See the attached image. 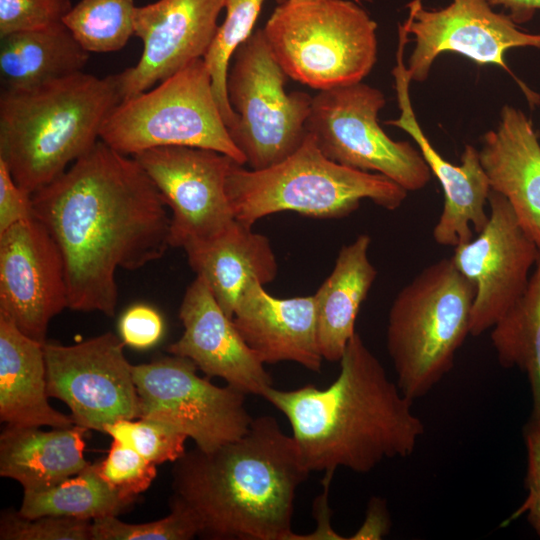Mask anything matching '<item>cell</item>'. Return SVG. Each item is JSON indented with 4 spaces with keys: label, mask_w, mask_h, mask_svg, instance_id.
I'll return each instance as SVG.
<instances>
[{
    "label": "cell",
    "mask_w": 540,
    "mask_h": 540,
    "mask_svg": "<svg viewBox=\"0 0 540 540\" xmlns=\"http://www.w3.org/2000/svg\"><path fill=\"white\" fill-rule=\"evenodd\" d=\"M32 203L61 252L74 311L113 317L118 268L137 270L171 247V216L159 190L134 157L101 140L33 193Z\"/></svg>",
    "instance_id": "6da1fadb"
},
{
    "label": "cell",
    "mask_w": 540,
    "mask_h": 540,
    "mask_svg": "<svg viewBox=\"0 0 540 540\" xmlns=\"http://www.w3.org/2000/svg\"><path fill=\"white\" fill-rule=\"evenodd\" d=\"M339 362L337 378L324 389L271 386L262 395L288 419L308 470L368 473L385 459L411 455L424 424L358 332Z\"/></svg>",
    "instance_id": "7a4b0ae2"
},
{
    "label": "cell",
    "mask_w": 540,
    "mask_h": 540,
    "mask_svg": "<svg viewBox=\"0 0 540 540\" xmlns=\"http://www.w3.org/2000/svg\"><path fill=\"white\" fill-rule=\"evenodd\" d=\"M309 474L293 436L264 415L234 441L186 451L174 462L171 499L192 512L204 539L295 540L294 501Z\"/></svg>",
    "instance_id": "3957f363"
},
{
    "label": "cell",
    "mask_w": 540,
    "mask_h": 540,
    "mask_svg": "<svg viewBox=\"0 0 540 540\" xmlns=\"http://www.w3.org/2000/svg\"><path fill=\"white\" fill-rule=\"evenodd\" d=\"M121 101L118 74L81 71L29 90H1L0 160L32 195L93 148Z\"/></svg>",
    "instance_id": "277c9868"
},
{
    "label": "cell",
    "mask_w": 540,
    "mask_h": 540,
    "mask_svg": "<svg viewBox=\"0 0 540 540\" xmlns=\"http://www.w3.org/2000/svg\"><path fill=\"white\" fill-rule=\"evenodd\" d=\"M226 191L236 220L252 226L282 211L313 218H343L364 199L387 210L398 209L407 191L388 177L353 169L327 158L308 133L285 160L249 170L234 163Z\"/></svg>",
    "instance_id": "5b68a950"
},
{
    "label": "cell",
    "mask_w": 540,
    "mask_h": 540,
    "mask_svg": "<svg viewBox=\"0 0 540 540\" xmlns=\"http://www.w3.org/2000/svg\"><path fill=\"white\" fill-rule=\"evenodd\" d=\"M476 289L451 257L421 270L394 298L386 344L396 384L412 402L452 369L470 335Z\"/></svg>",
    "instance_id": "8992f818"
},
{
    "label": "cell",
    "mask_w": 540,
    "mask_h": 540,
    "mask_svg": "<svg viewBox=\"0 0 540 540\" xmlns=\"http://www.w3.org/2000/svg\"><path fill=\"white\" fill-rule=\"evenodd\" d=\"M376 29L350 0H282L262 30L286 75L322 91L361 82L370 73Z\"/></svg>",
    "instance_id": "52a82bcc"
},
{
    "label": "cell",
    "mask_w": 540,
    "mask_h": 540,
    "mask_svg": "<svg viewBox=\"0 0 540 540\" xmlns=\"http://www.w3.org/2000/svg\"><path fill=\"white\" fill-rule=\"evenodd\" d=\"M100 140L124 155L187 146L215 150L246 164L229 135L203 58L154 89L122 100L104 121Z\"/></svg>",
    "instance_id": "ba28073f"
},
{
    "label": "cell",
    "mask_w": 540,
    "mask_h": 540,
    "mask_svg": "<svg viewBox=\"0 0 540 540\" xmlns=\"http://www.w3.org/2000/svg\"><path fill=\"white\" fill-rule=\"evenodd\" d=\"M226 89L238 118L229 135L253 170L271 167L292 155L308 135L312 97L287 93L288 76L273 56L262 29L234 52Z\"/></svg>",
    "instance_id": "9c48e42d"
},
{
    "label": "cell",
    "mask_w": 540,
    "mask_h": 540,
    "mask_svg": "<svg viewBox=\"0 0 540 540\" xmlns=\"http://www.w3.org/2000/svg\"><path fill=\"white\" fill-rule=\"evenodd\" d=\"M385 102L379 89L362 82L319 91L312 97L307 132L330 160L382 174L407 192L421 190L431 171L419 150L392 140L380 127Z\"/></svg>",
    "instance_id": "30bf717a"
},
{
    "label": "cell",
    "mask_w": 540,
    "mask_h": 540,
    "mask_svg": "<svg viewBox=\"0 0 540 540\" xmlns=\"http://www.w3.org/2000/svg\"><path fill=\"white\" fill-rule=\"evenodd\" d=\"M188 358L172 355L132 366L139 418L169 425L209 452L243 436L253 417L246 394L200 377Z\"/></svg>",
    "instance_id": "8fae6325"
},
{
    "label": "cell",
    "mask_w": 540,
    "mask_h": 540,
    "mask_svg": "<svg viewBox=\"0 0 540 540\" xmlns=\"http://www.w3.org/2000/svg\"><path fill=\"white\" fill-rule=\"evenodd\" d=\"M124 345L112 332L73 345L43 344L48 396L68 406L75 425L104 433L117 420L139 418Z\"/></svg>",
    "instance_id": "7c38bea8"
},
{
    "label": "cell",
    "mask_w": 540,
    "mask_h": 540,
    "mask_svg": "<svg viewBox=\"0 0 540 540\" xmlns=\"http://www.w3.org/2000/svg\"><path fill=\"white\" fill-rule=\"evenodd\" d=\"M403 26L414 36L415 47L407 71L411 81H424L437 56L461 54L477 64L504 69L518 83L531 107L540 97L509 69L505 53L514 47L540 49V34L522 31L506 13H496L487 0H452L445 8L427 10L421 0L407 5Z\"/></svg>",
    "instance_id": "4fadbf2b"
},
{
    "label": "cell",
    "mask_w": 540,
    "mask_h": 540,
    "mask_svg": "<svg viewBox=\"0 0 540 540\" xmlns=\"http://www.w3.org/2000/svg\"><path fill=\"white\" fill-rule=\"evenodd\" d=\"M133 157L172 211L171 247L211 239L235 220L226 191L227 176L236 163L230 156L211 149L163 146Z\"/></svg>",
    "instance_id": "5bb4252c"
},
{
    "label": "cell",
    "mask_w": 540,
    "mask_h": 540,
    "mask_svg": "<svg viewBox=\"0 0 540 540\" xmlns=\"http://www.w3.org/2000/svg\"><path fill=\"white\" fill-rule=\"evenodd\" d=\"M486 226L454 248L456 268L475 286L470 335L479 336L523 295L540 249L520 225L507 199L491 190Z\"/></svg>",
    "instance_id": "9a60e30c"
},
{
    "label": "cell",
    "mask_w": 540,
    "mask_h": 540,
    "mask_svg": "<svg viewBox=\"0 0 540 540\" xmlns=\"http://www.w3.org/2000/svg\"><path fill=\"white\" fill-rule=\"evenodd\" d=\"M68 308L61 252L34 216L0 233V314L42 344L52 318Z\"/></svg>",
    "instance_id": "2e32d148"
},
{
    "label": "cell",
    "mask_w": 540,
    "mask_h": 540,
    "mask_svg": "<svg viewBox=\"0 0 540 540\" xmlns=\"http://www.w3.org/2000/svg\"><path fill=\"white\" fill-rule=\"evenodd\" d=\"M223 8L224 0H158L137 7L134 35L143 52L135 66L118 73L122 100L204 58Z\"/></svg>",
    "instance_id": "e0dca14e"
},
{
    "label": "cell",
    "mask_w": 540,
    "mask_h": 540,
    "mask_svg": "<svg viewBox=\"0 0 540 540\" xmlns=\"http://www.w3.org/2000/svg\"><path fill=\"white\" fill-rule=\"evenodd\" d=\"M408 41L405 33H399L393 75L400 116L385 123L403 129L413 138L431 173L440 182L444 205L432 236L437 244L455 248L472 240L474 232L478 234L486 226L489 213L485 206L491 187L475 147L467 145L460 165H453L435 150L422 131L412 108L409 94L411 78L403 61Z\"/></svg>",
    "instance_id": "ac0fdd59"
},
{
    "label": "cell",
    "mask_w": 540,
    "mask_h": 540,
    "mask_svg": "<svg viewBox=\"0 0 540 540\" xmlns=\"http://www.w3.org/2000/svg\"><path fill=\"white\" fill-rule=\"evenodd\" d=\"M179 318L184 332L167 347L170 354L190 359L207 377L222 378L245 394L262 396L273 386L265 364L200 276L186 289Z\"/></svg>",
    "instance_id": "d6986e66"
},
{
    "label": "cell",
    "mask_w": 540,
    "mask_h": 540,
    "mask_svg": "<svg viewBox=\"0 0 540 540\" xmlns=\"http://www.w3.org/2000/svg\"><path fill=\"white\" fill-rule=\"evenodd\" d=\"M233 321L264 364L291 361L320 371L324 359L318 344L313 295L276 298L252 279L240 292Z\"/></svg>",
    "instance_id": "ffe728a7"
},
{
    "label": "cell",
    "mask_w": 540,
    "mask_h": 540,
    "mask_svg": "<svg viewBox=\"0 0 540 540\" xmlns=\"http://www.w3.org/2000/svg\"><path fill=\"white\" fill-rule=\"evenodd\" d=\"M491 190L503 195L540 249V143L531 120L509 105L478 150Z\"/></svg>",
    "instance_id": "44dd1931"
},
{
    "label": "cell",
    "mask_w": 540,
    "mask_h": 540,
    "mask_svg": "<svg viewBox=\"0 0 540 540\" xmlns=\"http://www.w3.org/2000/svg\"><path fill=\"white\" fill-rule=\"evenodd\" d=\"M183 249L196 276L205 280L231 318L240 292L249 280L265 285L278 273L269 238L236 219L217 236L190 243Z\"/></svg>",
    "instance_id": "7402d4cb"
},
{
    "label": "cell",
    "mask_w": 540,
    "mask_h": 540,
    "mask_svg": "<svg viewBox=\"0 0 540 540\" xmlns=\"http://www.w3.org/2000/svg\"><path fill=\"white\" fill-rule=\"evenodd\" d=\"M43 344L0 314V420L6 425L51 428L74 425L48 402Z\"/></svg>",
    "instance_id": "603a6c76"
},
{
    "label": "cell",
    "mask_w": 540,
    "mask_h": 540,
    "mask_svg": "<svg viewBox=\"0 0 540 540\" xmlns=\"http://www.w3.org/2000/svg\"><path fill=\"white\" fill-rule=\"evenodd\" d=\"M86 431L75 424L48 431L6 425L0 434V475L24 491L58 485L90 464L84 457Z\"/></svg>",
    "instance_id": "cb8c5ba5"
},
{
    "label": "cell",
    "mask_w": 540,
    "mask_h": 540,
    "mask_svg": "<svg viewBox=\"0 0 540 540\" xmlns=\"http://www.w3.org/2000/svg\"><path fill=\"white\" fill-rule=\"evenodd\" d=\"M371 238L360 234L338 253L334 268L313 295L317 337L323 359L339 362L355 331L361 304L366 299L377 270L368 250Z\"/></svg>",
    "instance_id": "d4e9b609"
},
{
    "label": "cell",
    "mask_w": 540,
    "mask_h": 540,
    "mask_svg": "<svg viewBox=\"0 0 540 540\" xmlns=\"http://www.w3.org/2000/svg\"><path fill=\"white\" fill-rule=\"evenodd\" d=\"M0 39L1 90H29L81 72L89 58L63 22Z\"/></svg>",
    "instance_id": "484cf974"
},
{
    "label": "cell",
    "mask_w": 540,
    "mask_h": 540,
    "mask_svg": "<svg viewBox=\"0 0 540 540\" xmlns=\"http://www.w3.org/2000/svg\"><path fill=\"white\" fill-rule=\"evenodd\" d=\"M490 337L500 365L526 373L531 419L540 421V256L523 295L494 324Z\"/></svg>",
    "instance_id": "4316f807"
},
{
    "label": "cell",
    "mask_w": 540,
    "mask_h": 540,
    "mask_svg": "<svg viewBox=\"0 0 540 540\" xmlns=\"http://www.w3.org/2000/svg\"><path fill=\"white\" fill-rule=\"evenodd\" d=\"M134 501L135 498L122 495L104 480L98 463H90L80 473L52 488L24 491L18 512L26 518L59 516L93 521L118 516Z\"/></svg>",
    "instance_id": "83f0119b"
},
{
    "label": "cell",
    "mask_w": 540,
    "mask_h": 540,
    "mask_svg": "<svg viewBox=\"0 0 540 540\" xmlns=\"http://www.w3.org/2000/svg\"><path fill=\"white\" fill-rule=\"evenodd\" d=\"M134 0H81L62 22L88 53L122 49L134 35Z\"/></svg>",
    "instance_id": "f1b7e54d"
},
{
    "label": "cell",
    "mask_w": 540,
    "mask_h": 540,
    "mask_svg": "<svg viewBox=\"0 0 540 540\" xmlns=\"http://www.w3.org/2000/svg\"><path fill=\"white\" fill-rule=\"evenodd\" d=\"M264 0H224L226 15L204 56L210 72L214 95L227 127L237 121L227 95L226 79L236 49L253 33Z\"/></svg>",
    "instance_id": "f546056e"
},
{
    "label": "cell",
    "mask_w": 540,
    "mask_h": 540,
    "mask_svg": "<svg viewBox=\"0 0 540 540\" xmlns=\"http://www.w3.org/2000/svg\"><path fill=\"white\" fill-rule=\"evenodd\" d=\"M199 528L192 512L171 499L170 513L159 520L129 524L117 516L92 521V540H190L198 536Z\"/></svg>",
    "instance_id": "4dcf8cb0"
},
{
    "label": "cell",
    "mask_w": 540,
    "mask_h": 540,
    "mask_svg": "<svg viewBox=\"0 0 540 540\" xmlns=\"http://www.w3.org/2000/svg\"><path fill=\"white\" fill-rule=\"evenodd\" d=\"M104 433L156 465L174 463L186 452V435L152 419H120L107 425Z\"/></svg>",
    "instance_id": "1f68e13d"
},
{
    "label": "cell",
    "mask_w": 540,
    "mask_h": 540,
    "mask_svg": "<svg viewBox=\"0 0 540 540\" xmlns=\"http://www.w3.org/2000/svg\"><path fill=\"white\" fill-rule=\"evenodd\" d=\"M92 521L70 517L26 518L6 510L0 517L1 540H92Z\"/></svg>",
    "instance_id": "d6a6232c"
},
{
    "label": "cell",
    "mask_w": 540,
    "mask_h": 540,
    "mask_svg": "<svg viewBox=\"0 0 540 540\" xmlns=\"http://www.w3.org/2000/svg\"><path fill=\"white\" fill-rule=\"evenodd\" d=\"M98 471L115 490L131 498L146 491L157 475L156 464L116 440L98 462Z\"/></svg>",
    "instance_id": "836d02e7"
},
{
    "label": "cell",
    "mask_w": 540,
    "mask_h": 540,
    "mask_svg": "<svg viewBox=\"0 0 540 540\" xmlns=\"http://www.w3.org/2000/svg\"><path fill=\"white\" fill-rule=\"evenodd\" d=\"M71 8L70 0H0V37L60 23Z\"/></svg>",
    "instance_id": "e575fe53"
},
{
    "label": "cell",
    "mask_w": 540,
    "mask_h": 540,
    "mask_svg": "<svg viewBox=\"0 0 540 540\" xmlns=\"http://www.w3.org/2000/svg\"><path fill=\"white\" fill-rule=\"evenodd\" d=\"M524 439L527 450L525 485L528 493L513 518L526 513L529 524L540 538V421L530 418L524 429Z\"/></svg>",
    "instance_id": "d590c367"
},
{
    "label": "cell",
    "mask_w": 540,
    "mask_h": 540,
    "mask_svg": "<svg viewBox=\"0 0 540 540\" xmlns=\"http://www.w3.org/2000/svg\"><path fill=\"white\" fill-rule=\"evenodd\" d=\"M164 323L154 308L137 304L128 308L120 318L119 333L125 345L135 349L154 346L162 337Z\"/></svg>",
    "instance_id": "8d00e7d4"
},
{
    "label": "cell",
    "mask_w": 540,
    "mask_h": 540,
    "mask_svg": "<svg viewBox=\"0 0 540 540\" xmlns=\"http://www.w3.org/2000/svg\"><path fill=\"white\" fill-rule=\"evenodd\" d=\"M33 217L32 195L16 184L7 166L0 160V233Z\"/></svg>",
    "instance_id": "74e56055"
},
{
    "label": "cell",
    "mask_w": 540,
    "mask_h": 540,
    "mask_svg": "<svg viewBox=\"0 0 540 540\" xmlns=\"http://www.w3.org/2000/svg\"><path fill=\"white\" fill-rule=\"evenodd\" d=\"M389 527V518L384 502L379 498H372L363 525L350 539H380L387 534Z\"/></svg>",
    "instance_id": "f35d334b"
},
{
    "label": "cell",
    "mask_w": 540,
    "mask_h": 540,
    "mask_svg": "<svg viewBox=\"0 0 540 540\" xmlns=\"http://www.w3.org/2000/svg\"><path fill=\"white\" fill-rule=\"evenodd\" d=\"M492 6H501L508 11V16L517 25L531 21L540 10V0H487Z\"/></svg>",
    "instance_id": "ab89813d"
}]
</instances>
